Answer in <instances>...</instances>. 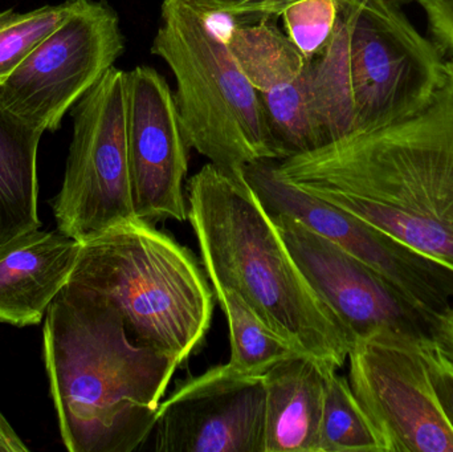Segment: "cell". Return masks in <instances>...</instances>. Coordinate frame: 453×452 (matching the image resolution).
Segmentation results:
<instances>
[{
  "label": "cell",
  "mask_w": 453,
  "mask_h": 452,
  "mask_svg": "<svg viewBox=\"0 0 453 452\" xmlns=\"http://www.w3.org/2000/svg\"><path fill=\"white\" fill-rule=\"evenodd\" d=\"M276 170L453 272V57L417 113L288 157Z\"/></svg>",
  "instance_id": "6da1fadb"
},
{
  "label": "cell",
  "mask_w": 453,
  "mask_h": 452,
  "mask_svg": "<svg viewBox=\"0 0 453 452\" xmlns=\"http://www.w3.org/2000/svg\"><path fill=\"white\" fill-rule=\"evenodd\" d=\"M45 371L71 452H133L153 434L180 361L130 339L114 305L68 283L48 308Z\"/></svg>",
  "instance_id": "7a4b0ae2"
},
{
  "label": "cell",
  "mask_w": 453,
  "mask_h": 452,
  "mask_svg": "<svg viewBox=\"0 0 453 452\" xmlns=\"http://www.w3.org/2000/svg\"><path fill=\"white\" fill-rule=\"evenodd\" d=\"M188 210L212 288L234 289L268 328L340 369L353 340L296 264L244 174L210 162L188 182Z\"/></svg>",
  "instance_id": "3957f363"
},
{
  "label": "cell",
  "mask_w": 453,
  "mask_h": 452,
  "mask_svg": "<svg viewBox=\"0 0 453 452\" xmlns=\"http://www.w3.org/2000/svg\"><path fill=\"white\" fill-rule=\"evenodd\" d=\"M446 60L393 0H338L334 31L308 63L319 146L419 111Z\"/></svg>",
  "instance_id": "277c9868"
},
{
  "label": "cell",
  "mask_w": 453,
  "mask_h": 452,
  "mask_svg": "<svg viewBox=\"0 0 453 452\" xmlns=\"http://www.w3.org/2000/svg\"><path fill=\"white\" fill-rule=\"evenodd\" d=\"M204 272L175 239L133 218L82 243L69 283L114 305L133 341L182 364L211 326L215 292Z\"/></svg>",
  "instance_id": "5b68a950"
},
{
  "label": "cell",
  "mask_w": 453,
  "mask_h": 452,
  "mask_svg": "<svg viewBox=\"0 0 453 452\" xmlns=\"http://www.w3.org/2000/svg\"><path fill=\"white\" fill-rule=\"evenodd\" d=\"M211 19L183 0H164L151 50L174 74L188 145L220 169L242 172L281 156L257 90Z\"/></svg>",
  "instance_id": "8992f818"
},
{
  "label": "cell",
  "mask_w": 453,
  "mask_h": 452,
  "mask_svg": "<svg viewBox=\"0 0 453 452\" xmlns=\"http://www.w3.org/2000/svg\"><path fill=\"white\" fill-rule=\"evenodd\" d=\"M73 137L52 209L58 230L87 243L135 218L127 151V72L111 66L73 106Z\"/></svg>",
  "instance_id": "52a82bcc"
},
{
  "label": "cell",
  "mask_w": 453,
  "mask_h": 452,
  "mask_svg": "<svg viewBox=\"0 0 453 452\" xmlns=\"http://www.w3.org/2000/svg\"><path fill=\"white\" fill-rule=\"evenodd\" d=\"M124 50L116 11L104 0H77L63 23L0 82V103L42 132H56Z\"/></svg>",
  "instance_id": "ba28073f"
},
{
  "label": "cell",
  "mask_w": 453,
  "mask_h": 452,
  "mask_svg": "<svg viewBox=\"0 0 453 452\" xmlns=\"http://www.w3.org/2000/svg\"><path fill=\"white\" fill-rule=\"evenodd\" d=\"M431 341L383 328L351 344L350 387L385 452H453L428 372Z\"/></svg>",
  "instance_id": "9c48e42d"
},
{
  "label": "cell",
  "mask_w": 453,
  "mask_h": 452,
  "mask_svg": "<svg viewBox=\"0 0 453 452\" xmlns=\"http://www.w3.org/2000/svg\"><path fill=\"white\" fill-rule=\"evenodd\" d=\"M245 180L272 215H285L385 276L423 310L441 320L453 305V272L356 215L284 180L269 161L248 164Z\"/></svg>",
  "instance_id": "30bf717a"
},
{
  "label": "cell",
  "mask_w": 453,
  "mask_h": 452,
  "mask_svg": "<svg viewBox=\"0 0 453 452\" xmlns=\"http://www.w3.org/2000/svg\"><path fill=\"white\" fill-rule=\"evenodd\" d=\"M269 215L296 264L353 341L383 328L435 340L441 320L395 284L297 220Z\"/></svg>",
  "instance_id": "8fae6325"
},
{
  "label": "cell",
  "mask_w": 453,
  "mask_h": 452,
  "mask_svg": "<svg viewBox=\"0 0 453 452\" xmlns=\"http://www.w3.org/2000/svg\"><path fill=\"white\" fill-rule=\"evenodd\" d=\"M263 376L226 364L186 381L159 405L154 451L265 452Z\"/></svg>",
  "instance_id": "7c38bea8"
},
{
  "label": "cell",
  "mask_w": 453,
  "mask_h": 452,
  "mask_svg": "<svg viewBox=\"0 0 453 452\" xmlns=\"http://www.w3.org/2000/svg\"><path fill=\"white\" fill-rule=\"evenodd\" d=\"M188 149L174 93L150 66L127 72V151L135 218L188 220Z\"/></svg>",
  "instance_id": "4fadbf2b"
},
{
  "label": "cell",
  "mask_w": 453,
  "mask_h": 452,
  "mask_svg": "<svg viewBox=\"0 0 453 452\" xmlns=\"http://www.w3.org/2000/svg\"><path fill=\"white\" fill-rule=\"evenodd\" d=\"M82 243L61 231L29 230L0 244V323L37 326L68 286Z\"/></svg>",
  "instance_id": "5bb4252c"
},
{
  "label": "cell",
  "mask_w": 453,
  "mask_h": 452,
  "mask_svg": "<svg viewBox=\"0 0 453 452\" xmlns=\"http://www.w3.org/2000/svg\"><path fill=\"white\" fill-rule=\"evenodd\" d=\"M324 365L306 353H296L264 373L265 452H319Z\"/></svg>",
  "instance_id": "9a60e30c"
},
{
  "label": "cell",
  "mask_w": 453,
  "mask_h": 452,
  "mask_svg": "<svg viewBox=\"0 0 453 452\" xmlns=\"http://www.w3.org/2000/svg\"><path fill=\"white\" fill-rule=\"evenodd\" d=\"M42 134L0 103V244L42 227L37 150Z\"/></svg>",
  "instance_id": "2e32d148"
},
{
  "label": "cell",
  "mask_w": 453,
  "mask_h": 452,
  "mask_svg": "<svg viewBox=\"0 0 453 452\" xmlns=\"http://www.w3.org/2000/svg\"><path fill=\"white\" fill-rule=\"evenodd\" d=\"M226 40L260 98L288 89L308 71V58L269 19L234 26Z\"/></svg>",
  "instance_id": "e0dca14e"
},
{
  "label": "cell",
  "mask_w": 453,
  "mask_h": 452,
  "mask_svg": "<svg viewBox=\"0 0 453 452\" xmlns=\"http://www.w3.org/2000/svg\"><path fill=\"white\" fill-rule=\"evenodd\" d=\"M225 310L231 337L228 365L245 374L263 376L274 364L303 353L265 326L247 303L229 288H214Z\"/></svg>",
  "instance_id": "ac0fdd59"
},
{
  "label": "cell",
  "mask_w": 453,
  "mask_h": 452,
  "mask_svg": "<svg viewBox=\"0 0 453 452\" xmlns=\"http://www.w3.org/2000/svg\"><path fill=\"white\" fill-rule=\"evenodd\" d=\"M334 366L324 365L325 400L319 452H385L382 441L350 384Z\"/></svg>",
  "instance_id": "d6986e66"
},
{
  "label": "cell",
  "mask_w": 453,
  "mask_h": 452,
  "mask_svg": "<svg viewBox=\"0 0 453 452\" xmlns=\"http://www.w3.org/2000/svg\"><path fill=\"white\" fill-rule=\"evenodd\" d=\"M77 0L44 5L36 10L0 12V82L7 79L28 53L55 31L69 15Z\"/></svg>",
  "instance_id": "ffe728a7"
},
{
  "label": "cell",
  "mask_w": 453,
  "mask_h": 452,
  "mask_svg": "<svg viewBox=\"0 0 453 452\" xmlns=\"http://www.w3.org/2000/svg\"><path fill=\"white\" fill-rule=\"evenodd\" d=\"M287 34L306 58L329 42L338 19V0H297L281 13Z\"/></svg>",
  "instance_id": "44dd1931"
},
{
  "label": "cell",
  "mask_w": 453,
  "mask_h": 452,
  "mask_svg": "<svg viewBox=\"0 0 453 452\" xmlns=\"http://www.w3.org/2000/svg\"><path fill=\"white\" fill-rule=\"evenodd\" d=\"M204 15L261 20L281 16L285 8L297 0H183Z\"/></svg>",
  "instance_id": "7402d4cb"
},
{
  "label": "cell",
  "mask_w": 453,
  "mask_h": 452,
  "mask_svg": "<svg viewBox=\"0 0 453 452\" xmlns=\"http://www.w3.org/2000/svg\"><path fill=\"white\" fill-rule=\"evenodd\" d=\"M428 372L439 405L453 430V361L435 340L428 345Z\"/></svg>",
  "instance_id": "603a6c76"
},
{
  "label": "cell",
  "mask_w": 453,
  "mask_h": 452,
  "mask_svg": "<svg viewBox=\"0 0 453 452\" xmlns=\"http://www.w3.org/2000/svg\"><path fill=\"white\" fill-rule=\"evenodd\" d=\"M433 42L444 57H453V0H419Z\"/></svg>",
  "instance_id": "cb8c5ba5"
},
{
  "label": "cell",
  "mask_w": 453,
  "mask_h": 452,
  "mask_svg": "<svg viewBox=\"0 0 453 452\" xmlns=\"http://www.w3.org/2000/svg\"><path fill=\"white\" fill-rule=\"evenodd\" d=\"M29 448L24 445L10 422L0 413V452H28Z\"/></svg>",
  "instance_id": "d4e9b609"
},
{
  "label": "cell",
  "mask_w": 453,
  "mask_h": 452,
  "mask_svg": "<svg viewBox=\"0 0 453 452\" xmlns=\"http://www.w3.org/2000/svg\"><path fill=\"white\" fill-rule=\"evenodd\" d=\"M435 341L453 361V305L439 321Z\"/></svg>",
  "instance_id": "484cf974"
}]
</instances>
